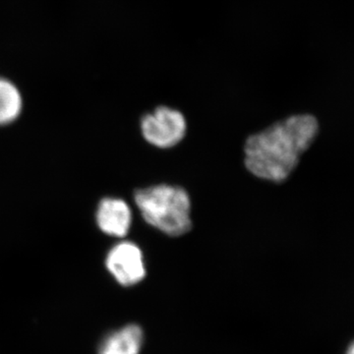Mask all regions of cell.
Masks as SVG:
<instances>
[{"label":"cell","mask_w":354,"mask_h":354,"mask_svg":"<svg viewBox=\"0 0 354 354\" xmlns=\"http://www.w3.org/2000/svg\"><path fill=\"white\" fill-rule=\"evenodd\" d=\"M346 354H354V351H353V344H351V346H349V349L348 351V353H346Z\"/></svg>","instance_id":"obj_8"},{"label":"cell","mask_w":354,"mask_h":354,"mask_svg":"<svg viewBox=\"0 0 354 354\" xmlns=\"http://www.w3.org/2000/svg\"><path fill=\"white\" fill-rule=\"evenodd\" d=\"M106 265L121 286L137 285L146 277L143 254L132 242H121L113 247L106 256Z\"/></svg>","instance_id":"obj_4"},{"label":"cell","mask_w":354,"mask_h":354,"mask_svg":"<svg viewBox=\"0 0 354 354\" xmlns=\"http://www.w3.org/2000/svg\"><path fill=\"white\" fill-rule=\"evenodd\" d=\"M22 106L19 90L10 81L0 78V125L15 120L22 111Z\"/></svg>","instance_id":"obj_7"},{"label":"cell","mask_w":354,"mask_h":354,"mask_svg":"<svg viewBox=\"0 0 354 354\" xmlns=\"http://www.w3.org/2000/svg\"><path fill=\"white\" fill-rule=\"evenodd\" d=\"M143 339V330L139 326H127L102 342L100 354H139Z\"/></svg>","instance_id":"obj_6"},{"label":"cell","mask_w":354,"mask_h":354,"mask_svg":"<svg viewBox=\"0 0 354 354\" xmlns=\"http://www.w3.org/2000/svg\"><path fill=\"white\" fill-rule=\"evenodd\" d=\"M135 202L149 225L169 236H180L192 228L190 198L176 186L157 185L135 192Z\"/></svg>","instance_id":"obj_2"},{"label":"cell","mask_w":354,"mask_h":354,"mask_svg":"<svg viewBox=\"0 0 354 354\" xmlns=\"http://www.w3.org/2000/svg\"><path fill=\"white\" fill-rule=\"evenodd\" d=\"M131 209L123 200L104 198L97 212V223L102 232L111 236L123 237L131 225Z\"/></svg>","instance_id":"obj_5"},{"label":"cell","mask_w":354,"mask_h":354,"mask_svg":"<svg viewBox=\"0 0 354 354\" xmlns=\"http://www.w3.org/2000/svg\"><path fill=\"white\" fill-rule=\"evenodd\" d=\"M318 131V121L309 114L290 116L274 123L247 139L244 149L247 169L266 180H286Z\"/></svg>","instance_id":"obj_1"},{"label":"cell","mask_w":354,"mask_h":354,"mask_svg":"<svg viewBox=\"0 0 354 354\" xmlns=\"http://www.w3.org/2000/svg\"><path fill=\"white\" fill-rule=\"evenodd\" d=\"M141 128L149 143L158 148H171L185 136L186 121L180 111L160 106L142 118Z\"/></svg>","instance_id":"obj_3"}]
</instances>
